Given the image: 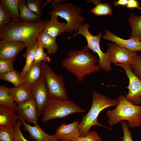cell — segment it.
Masks as SVG:
<instances>
[{
	"label": "cell",
	"mask_w": 141,
	"mask_h": 141,
	"mask_svg": "<svg viewBox=\"0 0 141 141\" xmlns=\"http://www.w3.org/2000/svg\"><path fill=\"white\" fill-rule=\"evenodd\" d=\"M0 1L6 7L13 20L19 19V0H1Z\"/></svg>",
	"instance_id": "obj_27"
},
{
	"label": "cell",
	"mask_w": 141,
	"mask_h": 141,
	"mask_svg": "<svg viewBox=\"0 0 141 141\" xmlns=\"http://www.w3.org/2000/svg\"><path fill=\"white\" fill-rule=\"evenodd\" d=\"M18 112L26 122L37 125L39 118L38 109L36 103L33 99L26 102L18 103Z\"/></svg>",
	"instance_id": "obj_13"
},
{
	"label": "cell",
	"mask_w": 141,
	"mask_h": 141,
	"mask_svg": "<svg viewBox=\"0 0 141 141\" xmlns=\"http://www.w3.org/2000/svg\"><path fill=\"white\" fill-rule=\"evenodd\" d=\"M38 42L44 48H46L49 54L56 53L58 49L56 43V38L53 37L43 30L38 37Z\"/></svg>",
	"instance_id": "obj_21"
},
{
	"label": "cell",
	"mask_w": 141,
	"mask_h": 141,
	"mask_svg": "<svg viewBox=\"0 0 141 141\" xmlns=\"http://www.w3.org/2000/svg\"><path fill=\"white\" fill-rule=\"evenodd\" d=\"M26 47L23 42L13 40L0 42V59L14 61L19 52Z\"/></svg>",
	"instance_id": "obj_14"
},
{
	"label": "cell",
	"mask_w": 141,
	"mask_h": 141,
	"mask_svg": "<svg viewBox=\"0 0 141 141\" xmlns=\"http://www.w3.org/2000/svg\"><path fill=\"white\" fill-rule=\"evenodd\" d=\"M77 141H102L101 138L94 131H90L84 136L79 137Z\"/></svg>",
	"instance_id": "obj_35"
},
{
	"label": "cell",
	"mask_w": 141,
	"mask_h": 141,
	"mask_svg": "<svg viewBox=\"0 0 141 141\" xmlns=\"http://www.w3.org/2000/svg\"><path fill=\"white\" fill-rule=\"evenodd\" d=\"M128 21L131 28L129 38H136L141 41V15L138 16L134 13H131Z\"/></svg>",
	"instance_id": "obj_23"
},
{
	"label": "cell",
	"mask_w": 141,
	"mask_h": 141,
	"mask_svg": "<svg viewBox=\"0 0 141 141\" xmlns=\"http://www.w3.org/2000/svg\"><path fill=\"white\" fill-rule=\"evenodd\" d=\"M48 19L28 22L20 19L12 20L0 29V42L13 40L24 43L26 48L38 43V37L44 30Z\"/></svg>",
	"instance_id": "obj_1"
},
{
	"label": "cell",
	"mask_w": 141,
	"mask_h": 141,
	"mask_svg": "<svg viewBox=\"0 0 141 141\" xmlns=\"http://www.w3.org/2000/svg\"><path fill=\"white\" fill-rule=\"evenodd\" d=\"M52 0H46L45 2L43 3L42 6V9L44 8L45 7L47 6L51 2H52Z\"/></svg>",
	"instance_id": "obj_41"
},
{
	"label": "cell",
	"mask_w": 141,
	"mask_h": 141,
	"mask_svg": "<svg viewBox=\"0 0 141 141\" xmlns=\"http://www.w3.org/2000/svg\"><path fill=\"white\" fill-rule=\"evenodd\" d=\"M41 64L49 99H68L63 77L55 73L46 62H42Z\"/></svg>",
	"instance_id": "obj_7"
},
{
	"label": "cell",
	"mask_w": 141,
	"mask_h": 141,
	"mask_svg": "<svg viewBox=\"0 0 141 141\" xmlns=\"http://www.w3.org/2000/svg\"><path fill=\"white\" fill-rule=\"evenodd\" d=\"M114 64L122 68L128 78L129 83L127 87L128 91L125 96L127 99L135 105L141 104V80L132 72L131 65L120 63Z\"/></svg>",
	"instance_id": "obj_9"
},
{
	"label": "cell",
	"mask_w": 141,
	"mask_h": 141,
	"mask_svg": "<svg viewBox=\"0 0 141 141\" xmlns=\"http://www.w3.org/2000/svg\"><path fill=\"white\" fill-rule=\"evenodd\" d=\"M31 88L33 99L37 106L39 117L42 115L49 100L48 91L44 76Z\"/></svg>",
	"instance_id": "obj_11"
},
{
	"label": "cell",
	"mask_w": 141,
	"mask_h": 141,
	"mask_svg": "<svg viewBox=\"0 0 141 141\" xmlns=\"http://www.w3.org/2000/svg\"><path fill=\"white\" fill-rule=\"evenodd\" d=\"M102 38L105 40L113 42L118 45L133 51H141V42L134 38L126 40L120 38L111 32L105 30V34Z\"/></svg>",
	"instance_id": "obj_15"
},
{
	"label": "cell",
	"mask_w": 141,
	"mask_h": 141,
	"mask_svg": "<svg viewBox=\"0 0 141 141\" xmlns=\"http://www.w3.org/2000/svg\"><path fill=\"white\" fill-rule=\"evenodd\" d=\"M8 91L13 101L18 103L33 99L31 88L24 84L18 87L8 88Z\"/></svg>",
	"instance_id": "obj_18"
},
{
	"label": "cell",
	"mask_w": 141,
	"mask_h": 141,
	"mask_svg": "<svg viewBox=\"0 0 141 141\" xmlns=\"http://www.w3.org/2000/svg\"><path fill=\"white\" fill-rule=\"evenodd\" d=\"M15 131L14 127H0V140L2 141H14Z\"/></svg>",
	"instance_id": "obj_30"
},
{
	"label": "cell",
	"mask_w": 141,
	"mask_h": 141,
	"mask_svg": "<svg viewBox=\"0 0 141 141\" xmlns=\"http://www.w3.org/2000/svg\"><path fill=\"white\" fill-rule=\"evenodd\" d=\"M19 19L28 22H36L42 21L41 17L33 13L28 8L25 0H19Z\"/></svg>",
	"instance_id": "obj_22"
},
{
	"label": "cell",
	"mask_w": 141,
	"mask_h": 141,
	"mask_svg": "<svg viewBox=\"0 0 141 141\" xmlns=\"http://www.w3.org/2000/svg\"><path fill=\"white\" fill-rule=\"evenodd\" d=\"M86 112L68 99H49L42 114V121L46 122L53 119H62L74 113Z\"/></svg>",
	"instance_id": "obj_6"
},
{
	"label": "cell",
	"mask_w": 141,
	"mask_h": 141,
	"mask_svg": "<svg viewBox=\"0 0 141 141\" xmlns=\"http://www.w3.org/2000/svg\"><path fill=\"white\" fill-rule=\"evenodd\" d=\"M9 12L5 5L0 3V29L12 21Z\"/></svg>",
	"instance_id": "obj_31"
},
{
	"label": "cell",
	"mask_w": 141,
	"mask_h": 141,
	"mask_svg": "<svg viewBox=\"0 0 141 141\" xmlns=\"http://www.w3.org/2000/svg\"><path fill=\"white\" fill-rule=\"evenodd\" d=\"M92 98V103L90 109L86 114L83 116L79 124V128L82 136L87 134L91 128L95 125L113 130L111 128L99 122L97 118L100 112L104 109L111 106L116 107L119 103L118 99L108 98L95 92H93Z\"/></svg>",
	"instance_id": "obj_4"
},
{
	"label": "cell",
	"mask_w": 141,
	"mask_h": 141,
	"mask_svg": "<svg viewBox=\"0 0 141 141\" xmlns=\"http://www.w3.org/2000/svg\"><path fill=\"white\" fill-rule=\"evenodd\" d=\"M82 12L81 8L71 3L61 2L54 6L47 14L50 17L59 16L66 20L67 26L66 31L72 33L77 32L84 22L85 19L80 15Z\"/></svg>",
	"instance_id": "obj_5"
},
{
	"label": "cell",
	"mask_w": 141,
	"mask_h": 141,
	"mask_svg": "<svg viewBox=\"0 0 141 141\" xmlns=\"http://www.w3.org/2000/svg\"><path fill=\"white\" fill-rule=\"evenodd\" d=\"M51 61L50 58L44 52V48L38 43V45L35 54L34 62L37 63L43 62L49 63Z\"/></svg>",
	"instance_id": "obj_32"
},
{
	"label": "cell",
	"mask_w": 141,
	"mask_h": 141,
	"mask_svg": "<svg viewBox=\"0 0 141 141\" xmlns=\"http://www.w3.org/2000/svg\"><path fill=\"white\" fill-rule=\"evenodd\" d=\"M22 123L19 119L14 126L15 131V137L14 141H30L26 139L24 137L20 129Z\"/></svg>",
	"instance_id": "obj_37"
},
{
	"label": "cell",
	"mask_w": 141,
	"mask_h": 141,
	"mask_svg": "<svg viewBox=\"0 0 141 141\" xmlns=\"http://www.w3.org/2000/svg\"><path fill=\"white\" fill-rule=\"evenodd\" d=\"M89 26L87 22H85L79 29L77 33L68 38L69 39L78 34H81L85 38L87 42V46L93 52L97 54L99 57V66L101 69L106 72L111 70V63L107 54L103 52L101 50L99 42L103 32H100L96 36L91 34L89 30Z\"/></svg>",
	"instance_id": "obj_8"
},
{
	"label": "cell",
	"mask_w": 141,
	"mask_h": 141,
	"mask_svg": "<svg viewBox=\"0 0 141 141\" xmlns=\"http://www.w3.org/2000/svg\"><path fill=\"white\" fill-rule=\"evenodd\" d=\"M119 103L116 108L109 110L106 115L110 126L122 120L128 121V127L134 128L141 126V105H135L128 101L124 95L118 97Z\"/></svg>",
	"instance_id": "obj_3"
},
{
	"label": "cell",
	"mask_w": 141,
	"mask_h": 141,
	"mask_svg": "<svg viewBox=\"0 0 141 141\" xmlns=\"http://www.w3.org/2000/svg\"><path fill=\"white\" fill-rule=\"evenodd\" d=\"M90 12L97 16L111 15L113 11L112 7L108 3H100L91 9Z\"/></svg>",
	"instance_id": "obj_28"
},
{
	"label": "cell",
	"mask_w": 141,
	"mask_h": 141,
	"mask_svg": "<svg viewBox=\"0 0 141 141\" xmlns=\"http://www.w3.org/2000/svg\"><path fill=\"white\" fill-rule=\"evenodd\" d=\"M0 141H1V140H0Z\"/></svg>",
	"instance_id": "obj_43"
},
{
	"label": "cell",
	"mask_w": 141,
	"mask_h": 141,
	"mask_svg": "<svg viewBox=\"0 0 141 141\" xmlns=\"http://www.w3.org/2000/svg\"><path fill=\"white\" fill-rule=\"evenodd\" d=\"M15 113L11 108L0 104V127H14L19 119Z\"/></svg>",
	"instance_id": "obj_20"
},
{
	"label": "cell",
	"mask_w": 141,
	"mask_h": 141,
	"mask_svg": "<svg viewBox=\"0 0 141 141\" xmlns=\"http://www.w3.org/2000/svg\"><path fill=\"white\" fill-rule=\"evenodd\" d=\"M41 62H33L22 79L23 84H24L31 88L43 77L44 75Z\"/></svg>",
	"instance_id": "obj_17"
},
{
	"label": "cell",
	"mask_w": 141,
	"mask_h": 141,
	"mask_svg": "<svg viewBox=\"0 0 141 141\" xmlns=\"http://www.w3.org/2000/svg\"><path fill=\"white\" fill-rule=\"evenodd\" d=\"M106 53L111 63L130 65L137 54V51H131L113 42L109 44Z\"/></svg>",
	"instance_id": "obj_10"
},
{
	"label": "cell",
	"mask_w": 141,
	"mask_h": 141,
	"mask_svg": "<svg viewBox=\"0 0 141 141\" xmlns=\"http://www.w3.org/2000/svg\"><path fill=\"white\" fill-rule=\"evenodd\" d=\"M57 141H68L66 140H58Z\"/></svg>",
	"instance_id": "obj_42"
},
{
	"label": "cell",
	"mask_w": 141,
	"mask_h": 141,
	"mask_svg": "<svg viewBox=\"0 0 141 141\" xmlns=\"http://www.w3.org/2000/svg\"><path fill=\"white\" fill-rule=\"evenodd\" d=\"M0 79L8 81L13 84L15 87L19 86L23 84L20 73L14 69L6 73L0 74Z\"/></svg>",
	"instance_id": "obj_26"
},
{
	"label": "cell",
	"mask_w": 141,
	"mask_h": 141,
	"mask_svg": "<svg viewBox=\"0 0 141 141\" xmlns=\"http://www.w3.org/2000/svg\"><path fill=\"white\" fill-rule=\"evenodd\" d=\"M140 3L136 0H128L126 7L127 8L133 9L137 8L141 11V7H140Z\"/></svg>",
	"instance_id": "obj_38"
},
{
	"label": "cell",
	"mask_w": 141,
	"mask_h": 141,
	"mask_svg": "<svg viewBox=\"0 0 141 141\" xmlns=\"http://www.w3.org/2000/svg\"><path fill=\"white\" fill-rule=\"evenodd\" d=\"M131 67L133 73L141 80V55L136 56Z\"/></svg>",
	"instance_id": "obj_33"
},
{
	"label": "cell",
	"mask_w": 141,
	"mask_h": 141,
	"mask_svg": "<svg viewBox=\"0 0 141 141\" xmlns=\"http://www.w3.org/2000/svg\"><path fill=\"white\" fill-rule=\"evenodd\" d=\"M14 61L10 59H0V74L8 72L14 70Z\"/></svg>",
	"instance_id": "obj_34"
},
{
	"label": "cell",
	"mask_w": 141,
	"mask_h": 141,
	"mask_svg": "<svg viewBox=\"0 0 141 141\" xmlns=\"http://www.w3.org/2000/svg\"><path fill=\"white\" fill-rule=\"evenodd\" d=\"M8 88L5 85H0V104L11 108L15 113L18 112L17 105L8 93Z\"/></svg>",
	"instance_id": "obj_24"
},
{
	"label": "cell",
	"mask_w": 141,
	"mask_h": 141,
	"mask_svg": "<svg viewBox=\"0 0 141 141\" xmlns=\"http://www.w3.org/2000/svg\"><path fill=\"white\" fill-rule=\"evenodd\" d=\"M127 1L128 0H119L117 1H114L113 3V5L116 6L126 5Z\"/></svg>",
	"instance_id": "obj_39"
},
{
	"label": "cell",
	"mask_w": 141,
	"mask_h": 141,
	"mask_svg": "<svg viewBox=\"0 0 141 141\" xmlns=\"http://www.w3.org/2000/svg\"><path fill=\"white\" fill-rule=\"evenodd\" d=\"M99 62V58L90 51L87 46H85L80 49L68 52L67 57L62 62L61 66L76 77L78 81L80 82L86 75L101 69L96 64Z\"/></svg>",
	"instance_id": "obj_2"
},
{
	"label": "cell",
	"mask_w": 141,
	"mask_h": 141,
	"mask_svg": "<svg viewBox=\"0 0 141 141\" xmlns=\"http://www.w3.org/2000/svg\"><path fill=\"white\" fill-rule=\"evenodd\" d=\"M79 124L78 121H74L68 124L63 123L57 128L55 135L58 140L77 141L81 136Z\"/></svg>",
	"instance_id": "obj_12"
},
{
	"label": "cell",
	"mask_w": 141,
	"mask_h": 141,
	"mask_svg": "<svg viewBox=\"0 0 141 141\" xmlns=\"http://www.w3.org/2000/svg\"><path fill=\"white\" fill-rule=\"evenodd\" d=\"M46 24L43 31L50 36L55 38L66 31L67 26L65 21L60 22L58 16L54 15Z\"/></svg>",
	"instance_id": "obj_19"
},
{
	"label": "cell",
	"mask_w": 141,
	"mask_h": 141,
	"mask_svg": "<svg viewBox=\"0 0 141 141\" xmlns=\"http://www.w3.org/2000/svg\"><path fill=\"white\" fill-rule=\"evenodd\" d=\"M19 119L23 125L24 130L28 132L30 138L35 141H57L58 140L55 135H50L45 133L38 124L32 126L27 123L18 113Z\"/></svg>",
	"instance_id": "obj_16"
},
{
	"label": "cell",
	"mask_w": 141,
	"mask_h": 141,
	"mask_svg": "<svg viewBox=\"0 0 141 141\" xmlns=\"http://www.w3.org/2000/svg\"><path fill=\"white\" fill-rule=\"evenodd\" d=\"M27 6L28 9L34 14L41 17L43 11L42 7L43 0H26Z\"/></svg>",
	"instance_id": "obj_29"
},
{
	"label": "cell",
	"mask_w": 141,
	"mask_h": 141,
	"mask_svg": "<svg viewBox=\"0 0 141 141\" xmlns=\"http://www.w3.org/2000/svg\"><path fill=\"white\" fill-rule=\"evenodd\" d=\"M121 124L123 132V136L121 137L122 141H134L131 133L129 130L128 123L122 120L120 122Z\"/></svg>",
	"instance_id": "obj_36"
},
{
	"label": "cell",
	"mask_w": 141,
	"mask_h": 141,
	"mask_svg": "<svg viewBox=\"0 0 141 141\" xmlns=\"http://www.w3.org/2000/svg\"><path fill=\"white\" fill-rule=\"evenodd\" d=\"M62 0H55L52 1L51 5V7L53 8L54 6L57 5V4L61 2Z\"/></svg>",
	"instance_id": "obj_40"
},
{
	"label": "cell",
	"mask_w": 141,
	"mask_h": 141,
	"mask_svg": "<svg viewBox=\"0 0 141 141\" xmlns=\"http://www.w3.org/2000/svg\"><path fill=\"white\" fill-rule=\"evenodd\" d=\"M38 45V43L34 46L26 48L23 55L26 59V62L24 66L20 72L22 79L34 61L35 52Z\"/></svg>",
	"instance_id": "obj_25"
}]
</instances>
